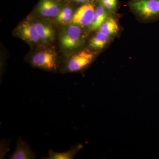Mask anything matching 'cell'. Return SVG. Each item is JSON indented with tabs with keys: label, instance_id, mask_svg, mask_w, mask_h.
Wrapping results in <instances>:
<instances>
[{
	"label": "cell",
	"instance_id": "cell-3",
	"mask_svg": "<svg viewBox=\"0 0 159 159\" xmlns=\"http://www.w3.org/2000/svg\"><path fill=\"white\" fill-rule=\"evenodd\" d=\"M81 28L77 25L70 24L61 29L60 33V43L65 52H72L81 45L83 41Z\"/></svg>",
	"mask_w": 159,
	"mask_h": 159
},
{
	"label": "cell",
	"instance_id": "cell-2",
	"mask_svg": "<svg viewBox=\"0 0 159 159\" xmlns=\"http://www.w3.org/2000/svg\"><path fill=\"white\" fill-rule=\"evenodd\" d=\"M96 57L94 52L84 49L74 53L64 61L60 71L62 73H76L87 68Z\"/></svg>",
	"mask_w": 159,
	"mask_h": 159
},
{
	"label": "cell",
	"instance_id": "cell-13",
	"mask_svg": "<svg viewBox=\"0 0 159 159\" xmlns=\"http://www.w3.org/2000/svg\"><path fill=\"white\" fill-rule=\"evenodd\" d=\"M109 40L110 37L99 31L91 39L89 42L90 47L94 50H101L107 45Z\"/></svg>",
	"mask_w": 159,
	"mask_h": 159
},
{
	"label": "cell",
	"instance_id": "cell-6",
	"mask_svg": "<svg viewBox=\"0 0 159 159\" xmlns=\"http://www.w3.org/2000/svg\"><path fill=\"white\" fill-rule=\"evenodd\" d=\"M95 6L92 3L84 4L74 12L70 24L81 27L90 26L95 14Z\"/></svg>",
	"mask_w": 159,
	"mask_h": 159
},
{
	"label": "cell",
	"instance_id": "cell-10",
	"mask_svg": "<svg viewBox=\"0 0 159 159\" xmlns=\"http://www.w3.org/2000/svg\"><path fill=\"white\" fill-rule=\"evenodd\" d=\"M83 147L81 144H77L72 146L70 150L64 152H56L53 150H50L48 152V156L44 159H73Z\"/></svg>",
	"mask_w": 159,
	"mask_h": 159
},
{
	"label": "cell",
	"instance_id": "cell-7",
	"mask_svg": "<svg viewBox=\"0 0 159 159\" xmlns=\"http://www.w3.org/2000/svg\"><path fill=\"white\" fill-rule=\"evenodd\" d=\"M63 6L60 0H40L34 12L41 17L56 18Z\"/></svg>",
	"mask_w": 159,
	"mask_h": 159
},
{
	"label": "cell",
	"instance_id": "cell-4",
	"mask_svg": "<svg viewBox=\"0 0 159 159\" xmlns=\"http://www.w3.org/2000/svg\"><path fill=\"white\" fill-rule=\"evenodd\" d=\"M128 5L132 11L145 20H159V0H130Z\"/></svg>",
	"mask_w": 159,
	"mask_h": 159
},
{
	"label": "cell",
	"instance_id": "cell-11",
	"mask_svg": "<svg viewBox=\"0 0 159 159\" xmlns=\"http://www.w3.org/2000/svg\"><path fill=\"white\" fill-rule=\"evenodd\" d=\"M107 10L99 2V5L95 8V14L93 20L90 25V30L95 31L99 29L106 20L107 19Z\"/></svg>",
	"mask_w": 159,
	"mask_h": 159
},
{
	"label": "cell",
	"instance_id": "cell-8",
	"mask_svg": "<svg viewBox=\"0 0 159 159\" xmlns=\"http://www.w3.org/2000/svg\"><path fill=\"white\" fill-rule=\"evenodd\" d=\"M43 46L54 41L55 30L51 23L39 18H32Z\"/></svg>",
	"mask_w": 159,
	"mask_h": 159
},
{
	"label": "cell",
	"instance_id": "cell-5",
	"mask_svg": "<svg viewBox=\"0 0 159 159\" xmlns=\"http://www.w3.org/2000/svg\"><path fill=\"white\" fill-rule=\"evenodd\" d=\"M19 38L31 46H43L32 18H27L21 22L13 32Z\"/></svg>",
	"mask_w": 159,
	"mask_h": 159
},
{
	"label": "cell",
	"instance_id": "cell-12",
	"mask_svg": "<svg viewBox=\"0 0 159 159\" xmlns=\"http://www.w3.org/2000/svg\"><path fill=\"white\" fill-rule=\"evenodd\" d=\"M99 32L110 37L118 33L119 30V25L113 18H107L102 25L99 28Z\"/></svg>",
	"mask_w": 159,
	"mask_h": 159
},
{
	"label": "cell",
	"instance_id": "cell-16",
	"mask_svg": "<svg viewBox=\"0 0 159 159\" xmlns=\"http://www.w3.org/2000/svg\"><path fill=\"white\" fill-rule=\"evenodd\" d=\"M74 2H76L79 3L80 0H72Z\"/></svg>",
	"mask_w": 159,
	"mask_h": 159
},
{
	"label": "cell",
	"instance_id": "cell-14",
	"mask_svg": "<svg viewBox=\"0 0 159 159\" xmlns=\"http://www.w3.org/2000/svg\"><path fill=\"white\" fill-rule=\"evenodd\" d=\"M74 14V10L72 7L64 6L56 17V21L57 23L62 25H66L68 23L70 24Z\"/></svg>",
	"mask_w": 159,
	"mask_h": 159
},
{
	"label": "cell",
	"instance_id": "cell-9",
	"mask_svg": "<svg viewBox=\"0 0 159 159\" xmlns=\"http://www.w3.org/2000/svg\"><path fill=\"white\" fill-rule=\"evenodd\" d=\"M11 159H36L35 152L30 145L19 137L16 142V147L14 153L9 157Z\"/></svg>",
	"mask_w": 159,
	"mask_h": 159
},
{
	"label": "cell",
	"instance_id": "cell-1",
	"mask_svg": "<svg viewBox=\"0 0 159 159\" xmlns=\"http://www.w3.org/2000/svg\"><path fill=\"white\" fill-rule=\"evenodd\" d=\"M26 61L33 67L50 72L60 71L61 62L54 49L45 48L31 53Z\"/></svg>",
	"mask_w": 159,
	"mask_h": 159
},
{
	"label": "cell",
	"instance_id": "cell-15",
	"mask_svg": "<svg viewBox=\"0 0 159 159\" xmlns=\"http://www.w3.org/2000/svg\"><path fill=\"white\" fill-rule=\"evenodd\" d=\"M98 2L109 11H114L118 6V0H98Z\"/></svg>",
	"mask_w": 159,
	"mask_h": 159
}]
</instances>
